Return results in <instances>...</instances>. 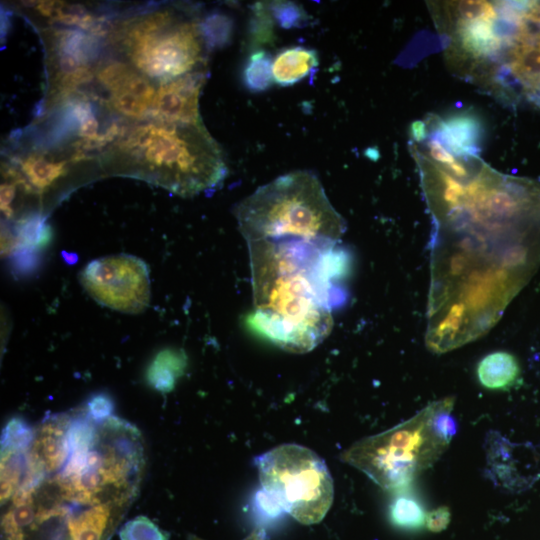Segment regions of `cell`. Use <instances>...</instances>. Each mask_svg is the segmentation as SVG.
<instances>
[{
  "instance_id": "d6986e66",
  "label": "cell",
  "mask_w": 540,
  "mask_h": 540,
  "mask_svg": "<svg viewBox=\"0 0 540 540\" xmlns=\"http://www.w3.org/2000/svg\"><path fill=\"white\" fill-rule=\"evenodd\" d=\"M273 59L265 50H257L249 56L244 68V83L253 92L267 90L274 82Z\"/></svg>"
},
{
  "instance_id": "3957f363",
  "label": "cell",
  "mask_w": 540,
  "mask_h": 540,
  "mask_svg": "<svg viewBox=\"0 0 540 540\" xmlns=\"http://www.w3.org/2000/svg\"><path fill=\"white\" fill-rule=\"evenodd\" d=\"M111 154L123 156L122 170L175 194L193 196L219 186L227 175L223 152L203 123L162 121L123 129Z\"/></svg>"
},
{
  "instance_id": "5b68a950",
  "label": "cell",
  "mask_w": 540,
  "mask_h": 540,
  "mask_svg": "<svg viewBox=\"0 0 540 540\" xmlns=\"http://www.w3.org/2000/svg\"><path fill=\"white\" fill-rule=\"evenodd\" d=\"M454 398L434 401L409 420L355 442L341 460L383 489L409 484L431 467L456 433Z\"/></svg>"
},
{
  "instance_id": "ba28073f",
  "label": "cell",
  "mask_w": 540,
  "mask_h": 540,
  "mask_svg": "<svg viewBox=\"0 0 540 540\" xmlns=\"http://www.w3.org/2000/svg\"><path fill=\"white\" fill-rule=\"evenodd\" d=\"M262 491L281 509L305 525L319 523L334 497L325 461L297 444L277 446L254 459Z\"/></svg>"
},
{
  "instance_id": "e0dca14e",
  "label": "cell",
  "mask_w": 540,
  "mask_h": 540,
  "mask_svg": "<svg viewBox=\"0 0 540 540\" xmlns=\"http://www.w3.org/2000/svg\"><path fill=\"white\" fill-rule=\"evenodd\" d=\"M36 519L33 495H14L11 508L2 518L4 540H25L28 528L34 526Z\"/></svg>"
},
{
  "instance_id": "f1b7e54d",
  "label": "cell",
  "mask_w": 540,
  "mask_h": 540,
  "mask_svg": "<svg viewBox=\"0 0 540 540\" xmlns=\"http://www.w3.org/2000/svg\"><path fill=\"white\" fill-rule=\"evenodd\" d=\"M266 539V533L263 528H256L254 531H252L245 539L243 540H265ZM188 540H203L195 535H188Z\"/></svg>"
},
{
  "instance_id": "8fae6325",
  "label": "cell",
  "mask_w": 540,
  "mask_h": 540,
  "mask_svg": "<svg viewBox=\"0 0 540 540\" xmlns=\"http://www.w3.org/2000/svg\"><path fill=\"white\" fill-rule=\"evenodd\" d=\"M20 170L6 167L4 177L28 193L41 194L67 173L65 161L31 153L19 161Z\"/></svg>"
},
{
  "instance_id": "52a82bcc",
  "label": "cell",
  "mask_w": 540,
  "mask_h": 540,
  "mask_svg": "<svg viewBox=\"0 0 540 540\" xmlns=\"http://www.w3.org/2000/svg\"><path fill=\"white\" fill-rule=\"evenodd\" d=\"M138 437L137 430L118 418L105 421L95 446L69 459L57 475L61 497L89 506L104 503L108 491L119 492L125 500L130 497L142 465Z\"/></svg>"
},
{
  "instance_id": "6da1fadb",
  "label": "cell",
  "mask_w": 540,
  "mask_h": 540,
  "mask_svg": "<svg viewBox=\"0 0 540 540\" xmlns=\"http://www.w3.org/2000/svg\"><path fill=\"white\" fill-rule=\"evenodd\" d=\"M247 244L255 308L248 325L283 350L311 351L330 333L332 310L346 301L349 252L331 242Z\"/></svg>"
},
{
  "instance_id": "277c9868",
  "label": "cell",
  "mask_w": 540,
  "mask_h": 540,
  "mask_svg": "<svg viewBox=\"0 0 540 540\" xmlns=\"http://www.w3.org/2000/svg\"><path fill=\"white\" fill-rule=\"evenodd\" d=\"M246 242L304 240L338 243L346 230L319 178L294 171L259 187L235 209Z\"/></svg>"
},
{
  "instance_id": "30bf717a",
  "label": "cell",
  "mask_w": 540,
  "mask_h": 540,
  "mask_svg": "<svg viewBox=\"0 0 540 540\" xmlns=\"http://www.w3.org/2000/svg\"><path fill=\"white\" fill-rule=\"evenodd\" d=\"M205 78V70H202L161 83L149 116L167 123H203L198 103Z\"/></svg>"
},
{
  "instance_id": "7a4b0ae2",
  "label": "cell",
  "mask_w": 540,
  "mask_h": 540,
  "mask_svg": "<svg viewBox=\"0 0 540 540\" xmlns=\"http://www.w3.org/2000/svg\"><path fill=\"white\" fill-rule=\"evenodd\" d=\"M434 24L455 75L504 103L540 109V1H443Z\"/></svg>"
},
{
  "instance_id": "83f0119b",
  "label": "cell",
  "mask_w": 540,
  "mask_h": 540,
  "mask_svg": "<svg viewBox=\"0 0 540 540\" xmlns=\"http://www.w3.org/2000/svg\"><path fill=\"white\" fill-rule=\"evenodd\" d=\"M16 187L14 182L7 179L1 184V211L8 219L14 214L11 204L16 195Z\"/></svg>"
},
{
  "instance_id": "5bb4252c",
  "label": "cell",
  "mask_w": 540,
  "mask_h": 540,
  "mask_svg": "<svg viewBox=\"0 0 540 540\" xmlns=\"http://www.w3.org/2000/svg\"><path fill=\"white\" fill-rule=\"evenodd\" d=\"M319 64L316 50L304 46H292L280 51L273 59L274 82L290 86L307 77Z\"/></svg>"
},
{
  "instance_id": "603a6c76",
  "label": "cell",
  "mask_w": 540,
  "mask_h": 540,
  "mask_svg": "<svg viewBox=\"0 0 540 540\" xmlns=\"http://www.w3.org/2000/svg\"><path fill=\"white\" fill-rule=\"evenodd\" d=\"M109 105L122 115L136 120L144 119L150 113L149 106L126 91L111 93Z\"/></svg>"
},
{
  "instance_id": "d4e9b609",
  "label": "cell",
  "mask_w": 540,
  "mask_h": 540,
  "mask_svg": "<svg viewBox=\"0 0 540 540\" xmlns=\"http://www.w3.org/2000/svg\"><path fill=\"white\" fill-rule=\"evenodd\" d=\"M268 10L283 28L300 26L307 19L305 11L291 2H273L268 5Z\"/></svg>"
},
{
  "instance_id": "ffe728a7",
  "label": "cell",
  "mask_w": 540,
  "mask_h": 540,
  "mask_svg": "<svg viewBox=\"0 0 540 540\" xmlns=\"http://www.w3.org/2000/svg\"><path fill=\"white\" fill-rule=\"evenodd\" d=\"M36 432L21 417L11 418L1 436V453H26L34 442Z\"/></svg>"
},
{
  "instance_id": "2e32d148",
  "label": "cell",
  "mask_w": 540,
  "mask_h": 540,
  "mask_svg": "<svg viewBox=\"0 0 540 540\" xmlns=\"http://www.w3.org/2000/svg\"><path fill=\"white\" fill-rule=\"evenodd\" d=\"M519 374L517 359L505 351L488 354L477 367L478 379L488 389H506L517 381Z\"/></svg>"
},
{
  "instance_id": "9a60e30c",
  "label": "cell",
  "mask_w": 540,
  "mask_h": 540,
  "mask_svg": "<svg viewBox=\"0 0 540 540\" xmlns=\"http://www.w3.org/2000/svg\"><path fill=\"white\" fill-rule=\"evenodd\" d=\"M187 367V356L183 350L165 348L155 354L147 366L145 379L150 387L168 393Z\"/></svg>"
},
{
  "instance_id": "7402d4cb",
  "label": "cell",
  "mask_w": 540,
  "mask_h": 540,
  "mask_svg": "<svg viewBox=\"0 0 540 540\" xmlns=\"http://www.w3.org/2000/svg\"><path fill=\"white\" fill-rule=\"evenodd\" d=\"M425 513L413 499L400 497L391 506L392 522L403 528H418L425 524Z\"/></svg>"
},
{
  "instance_id": "cb8c5ba5",
  "label": "cell",
  "mask_w": 540,
  "mask_h": 540,
  "mask_svg": "<svg viewBox=\"0 0 540 540\" xmlns=\"http://www.w3.org/2000/svg\"><path fill=\"white\" fill-rule=\"evenodd\" d=\"M133 71L134 68L129 63L115 61L100 65L97 76L100 83L113 93L120 88Z\"/></svg>"
},
{
  "instance_id": "44dd1931",
  "label": "cell",
  "mask_w": 540,
  "mask_h": 540,
  "mask_svg": "<svg viewBox=\"0 0 540 540\" xmlns=\"http://www.w3.org/2000/svg\"><path fill=\"white\" fill-rule=\"evenodd\" d=\"M120 540H169V533L146 516L127 521L119 531Z\"/></svg>"
},
{
  "instance_id": "484cf974",
  "label": "cell",
  "mask_w": 540,
  "mask_h": 540,
  "mask_svg": "<svg viewBox=\"0 0 540 540\" xmlns=\"http://www.w3.org/2000/svg\"><path fill=\"white\" fill-rule=\"evenodd\" d=\"M115 404L112 397L105 392L93 394L86 404L88 416L95 423H104L111 418Z\"/></svg>"
},
{
  "instance_id": "4316f807",
  "label": "cell",
  "mask_w": 540,
  "mask_h": 540,
  "mask_svg": "<svg viewBox=\"0 0 540 540\" xmlns=\"http://www.w3.org/2000/svg\"><path fill=\"white\" fill-rule=\"evenodd\" d=\"M450 522V511L448 507L436 508L425 515V525L432 532H440L448 526Z\"/></svg>"
},
{
  "instance_id": "ac0fdd59",
  "label": "cell",
  "mask_w": 540,
  "mask_h": 540,
  "mask_svg": "<svg viewBox=\"0 0 540 540\" xmlns=\"http://www.w3.org/2000/svg\"><path fill=\"white\" fill-rule=\"evenodd\" d=\"M28 465V452L1 453V502L13 497L19 488Z\"/></svg>"
},
{
  "instance_id": "9c48e42d",
  "label": "cell",
  "mask_w": 540,
  "mask_h": 540,
  "mask_svg": "<svg viewBox=\"0 0 540 540\" xmlns=\"http://www.w3.org/2000/svg\"><path fill=\"white\" fill-rule=\"evenodd\" d=\"M78 278L96 302L112 310L138 314L149 304V270L136 256L117 254L94 259L82 268Z\"/></svg>"
},
{
  "instance_id": "8992f818",
  "label": "cell",
  "mask_w": 540,
  "mask_h": 540,
  "mask_svg": "<svg viewBox=\"0 0 540 540\" xmlns=\"http://www.w3.org/2000/svg\"><path fill=\"white\" fill-rule=\"evenodd\" d=\"M113 38L130 65L152 82L166 83L205 70L206 41L201 25L182 20L173 10L163 9L126 21Z\"/></svg>"
},
{
  "instance_id": "4fadbf2b",
  "label": "cell",
  "mask_w": 540,
  "mask_h": 540,
  "mask_svg": "<svg viewBox=\"0 0 540 540\" xmlns=\"http://www.w3.org/2000/svg\"><path fill=\"white\" fill-rule=\"evenodd\" d=\"M115 502L90 505L87 509L67 517L69 540H104L113 525Z\"/></svg>"
},
{
  "instance_id": "7c38bea8",
  "label": "cell",
  "mask_w": 540,
  "mask_h": 540,
  "mask_svg": "<svg viewBox=\"0 0 540 540\" xmlns=\"http://www.w3.org/2000/svg\"><path fill=\"white\" fill-rule=\"evenodd\" d=\"M70 420L63 415L53 417L36 433L29 455L43 466L47 474L63 468L68 460L67 430Z\"/></svg>"
}]
</instances>
